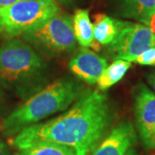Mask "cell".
<instances>
[{
	"label": "cell",
	"instance_id": "6da1fadb",
	"mask_svg": "<svg viewBox=\"0 0 155 155\" xmlns=\"http://www.w3.org/2000/svg\"><path fill=\"white\" fill-rule=\"evenodd\" d=\"M111 122L107 97L97 91H88L80 95L66 113L23 128L11 144L22 150L35 142L52 141L71 147L77 155H89L104 138Z\"/></svg>",
	"mask_w": 155,
	"mask_h": 155
},
{
	"label": "cell",
	"instance_id": "7a4b0ae2",
	"mask_svg": "<svg viewBox=\"0 0 155 155\" xmlns=\"http://www.w3.org/2000/svg\"><path fill=\"white\" fill-rule=\"evenodd\" d=\"M81 85L71 78H61L41 89L3 121L6 136L17 134L57 112L67 110L80 97Z\"/></svg>",
	"mask_w": 155,
	"mask_h": 155
},
{
	"label": "cell",
	"instance_id": "3957f363",
	"mask_svg": "<svg viewBox=\"0 0 155 155\" xmlns=\"http://www.w3.org/2000/svg\"><path fill=\"white\" fill-rule=\"evenodd\" d=\"M47 66L33 48L19 39H10L0 47V84L27 96L45 83Z\"/></svg>",
	"mask_w": 155,
	"mask_h": 155
},
{
	"label": "cell",
	"instance_id": "277c9868",
	"mask_svg": "<svg viewBox=\"0 0 155 155\" xmlns=\"http://www.w3.org/2000/svg\"><path fill=\"white\" fill-rule=\"evenodd\" d=\"M59 11L54 0H21L0 7V34L9 37L22 35Z\"/></svg>",
	"mask_w": 155,
	"mask_h": 155
},
{
	"label": "cell",
	"instance_id": "5b68a950",
	"mask_svg": "<svg viewBox=\"0 0 155 155\" xmlns=\"http://www.w3.org/2000/svg\"><path fill=\"white\" fill-rule=\"evenodd\" d=\"M22 36L33 48L49 55L70 52L76 47L72 20L66 16L56 15Z\"/></svg>",
	"mask_w": 155,
	"mask_h": 155
},
{
	"label": "cell",
	"instance_id": "8992f818",
	"mask_svg": "<svg viewBox=\"0 0 155 155\" xmlns=\"http://www.w3.org/2000/svg\"><path fill=\"white\" fill-rule=\"evenodd\" d=\"M153 47H155V35L149 27L129 22L109 44L108 51L114 59L132 62Z\"/></svg>",
	"mask_w": 155,
	"mask_h": 155
},
{
	"label": "cell",
	"instance_id": "52a82bcc",
	"mask_svg": "<svg viewBox=\"0 0 155 155\" xmlns=\"http://www.w3.org/2000/svg\"><path fill=\"white\" fill-rule=\"evenodd\" d=\"M136 126L143 143L155 134V94L144 84H139L134 92Z\"/></svg>",
	"mask_w": 155,
	"mask_h": 155
},
{
	"label": "cell",
	"instance_id": "ba28073f",
	"mask_svg": "<svg viewBox=\"0 0 155 155\" xmlns=\"http://www.w3.org/2000/svg\"><path fill=\"white\" fill-rule=\"evenodd\" d=\"M137 136L132 122L122 121L112 128L91 155H124L136 143Z\"/></svg>",
	"mask_w": 155,
	"mask_h": 155
},
{
	"label": "cell",
	"instance_id": "9c48e42d",
	"mask_svg": "<svg viewBox=\"0 0 155 155\" xmlns=\"http://www.w3.org/2000/svg\"><path fill=\"white\" fill-rule=\"evenodd\" d=\"M107 67L105 59L95 52L83 48L69 62V68L78 78L84 82L93 84Z\"/></svg>",
	"mask_w": 155,
	"mask_h": 155
},
{
	"label": "cell",
	"instance_id": "30bf717a",
	"mask_svg": "<svg viewBox=\"0 0 155 155\" xmlns=\"http://www.w3.org/2000/svg\"><path fill=\"white\" fill-rule=\"evenodd\" d=\"M128 23V22L116 20L104 14L96 15L92 23L95 41L102 45H109Z\"/></svg>",
	"mask_w": 155,
	"mask_h": 155
},
{
	"label": "cell",
	"instance_id": "8fae6325",
	"mask_svg": "<svg viewBox=\"0 0 155 155\" xmlns=\"http://www.w3.org/2000/svg\"><path fill=\"white\" fill-rule=\"evenodd\" d=\"M118 9L122 17L137 20L148 26L155 12V0H118Z\"/></svg>",
	"mask_w": 155,
	"mask_h": 155
},
{
	"label": "cell",
	"instance_id": "7c38bea8",
	"mask_svg": "<svg viewBox=\"0 0 155 155\" xmlns=\"http://www.w3.org/2000/svg\"><path fill=\"white\" fill-rule=\"evenodd\" d=\"M73 32L75 39L83 48L97 45L93 35V25L90 20L89 11L86 10H77L73 16Z\"/></svg>",
	"mask_w": 155,
	"mask_h": 155
},
{
	"label": "cell",
	"instance_id": "4fadbf2b",
	"mask_svg": "<svg viewBox=\"0 0 155 155\" xmlns=\"http://www.w3.org/2000/svg\"><path fill=\"white\" fill-rule=\"evenodd\" d=\"M131 67V62L116 60L107 67L97 80V85L101 91H106L119 82Z\"/></svg>",
	"mask_w": 155,
	"mask_h": 155
},
{
	"label": "cell",
	"instance_id": "5bb4252c",
	"mask_svg": "<svg viewBox=\"0 0 155 155\" xmlns=\"http://www.w3.org/2000/svg\"><path fill=\"white\" fill-rule=\"evenodd\" d=\"M21 155H77V153L72 148L65 145L52 141H39L21 150Z\"/></svg>",
	"mask_w": 155,
	"mask_h": 155
},
{
	"label": "cell",
	"instance_id": "9a60e30c",
	"mask_svg": "<svg viewBox=\"0 0 155 155\" xmlns=\"http://www.w3.org/2000/svg\"><path fill=\"white\" fill-rule=\"evenodd\" d=\"M135 62L142 66H155V47L150 48L140 54Z\"/></svg>",
	"mask_w": 155,
	"mask_h": 155
},
{
	"label": "cell",
	"instance_id": "2e32d148",
	"mask_svg": "<svg viewBox=\"0 0 155 155\" xmlns=\"http://www.w3.org/2000/svg\"><path fill=\"white\" fill-rule=\"evenodd\" d=\"M144 145L147 148L155 149V134L151 138L148 139L146 142H144Z\"/></svg>",
	"mask_w": 155,
	"mask_h": 155
},
{
	"label": "cell",
	"instance_id": "e0dca14e",
	"mask_svg": "<svg viewBox=\"0 0 155 155\" xmlns=\"http://www.w3.org/2000/svg\"><path fill=\"white\" fill-rule=\"evenodd\" d=\"M147 82L151 85V87L153 88V90L155 92V72L153 73H151L149 75H147Z\"/></svg>",
	"mask_w": 155,
	"mask_h": 155
},
{
	"label": "cell",
	"instance_id": "ac0fdd59",
	"mask_svg": "<svg viewBox=\"0 0 155 155\" xmlns=\"http://www.w3.org/2000/svg\"><path fill=\"white\" fill-rule=\"evenodd\" d=\"M19 1H21V0H0V7L11 5H13Z\"/></svg>",
	"mask_w": 155,
	"mask_h": 155
},
{
	"label": "cell",
	"instance_id": "d6986e66",
	"mask_svg": "<svg viewBox=\"0 0 155 155\" xmlns=\"http://www.w3.org/2000/svg\"><path fill=\"white\" fill-rule=\"evenodd\" d=\"M148 27H149L150 29L152 30V32L155 35V12L153 13V15L152 16L151 19H150L149 23H148Z\"/></svg>",
	"mask_w": 155,
	"mask_h": 155
},
{
	"label": "cell",
	"instance_id": "ffe728a7",
	"mask_svg": "<svg viewBox=\"0 0 155 155\" xmlns=\"http://www.w3.org/2000/svg\"><path fill=\"white\" fill-rule=\"evenodd\" d=\"M0 155H7L5 146L2 142L1 140H0Z\"/></svg>",
	"mask_w": 155,
	"mask_h": 155
},
{
	"label": "cell",
	"instance_id": "44dd1931",
	"mask_svg": "<svg viewBox=\"0 0 155 155\" xmlns=\"http://www.w3.org/2000/svg\"><path fill=\"white\" fill-rule=\"evenodd\" d=\"M124 155H138V153H137V152L134 149V148H131V149L128 150Z\"/></svg>",
	"mask_w": 155,
	"mask_h": 155
},
{
	"label": "cell",
	"instance_id": "7402d4cb",
	"mask_svg": "<svg viewBox=\"0 0 155 155\" xmlns=\"http://www.w3.org/2000/svg\"><path fill=\"white\" fill-rule=\"evenodd\" d=\"M0 100H1V98H0Z\"/></svg>",
	"mask_w": 155,
	"mask_h": 155
}]
</instances>
